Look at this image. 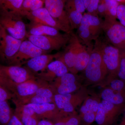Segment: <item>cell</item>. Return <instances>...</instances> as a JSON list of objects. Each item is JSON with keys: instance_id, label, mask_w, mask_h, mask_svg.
Segmentation results:
<instances>
[{"instance_id": "9", "label": "cell", "mask_w": 125, "mask_h": 125, "mask_svg": "<svg viewBox=\"0 0 125 125\" xmlns=\"http://www.w3.org/2000/svg\"><path fill=\"white\" fill-rule=\"evenodd\" d=\"M47 52L36 46L29 40H24L18 52L6 62L9 65L21 66L32 58Z\"/></svg>"}, {"instance_id": "10", "label": "cell", "mask_w": 125, "mask_h": 125, "mask_svg": "<svg viewBox=\"0 0 125 125\" xmlns=\"http://www.w3.org/2000/svg\"><path fill=\"white\" fill-rule=\"evenodd\" d=\"M23 41L12 37L0 25V60L7 62L18 52Z\"/></svg>"}, {"instance_id": "23", "label": "cell", "mask_w": 125, "mask_h": 125, "mask_svg": "<svg viewBox=\"0 0 125 125\" xmlns=\"http://www.w3.org/2000/svg\"><path fill=\"white\" fill-rule=\"evenodd\" d=\"M23 1L24 0H0V9L10 13L21 16V9Z\"/></svg>"}, {"instance_id": "18", "label": "cell", "mask_w": 125, "mask_h": 125, "mask_svg": "<svg viewBox=\"0 0 125 125\" xmlns=\"http://www.w3.org/2000/svg\"><path fill=\"white\" fill-rule=\"evenodd\" d=\"M27 105L33 110L41 120L46 119L53 122L59 117L60 110L55 103H47Z\"/></svg>"}, {"instance_id": "20", "label": "cell", "mask_w": 125, "mask_h": 125, "mask_svg": "<svg viewBox=\"0 0 125 125\" xmlns=\"http://www.w3.org/2000/svg\"><path fill=\"white\" fill-rule=\"evenodd\" d=\"M27 26L28 29L27 34L30 35L55 36L61 33L58 30L44 25L30 23Z\"/></svg>"}, {"instance_id": "34", "label": "cell", "mask_w": 125, "mask_h": 125, "mask_svg": "<svg viewBox=\"0 0 125 125\" xmlns=\"http://www.w3.org/2000/svg\"><path fill=\"white\" fill-rule=\"evenodd\" d=\"M81 123L80 115L75 111L66 117L65 125H80Z\"/></svg>"}, {"instance_id": "32", "label": "cell", "mask_w": 125, "mask_h": 125, "mask_svg": "<svg viewBox=\"0 0 125 125\" xmlns=\"http://www.w3.org/2000/svg\"><path fill=\"white\" fill-rule=\"evenodd\" d=\"M65 5L74 9L82 14L86 10L84 4L83 0H66Z\"/></svg>"}, {"instance_id": "3", "label": "cell", "mask_w": 125, "mask_h": 125, "mask_svg": "<svg viewBox=\"0 0 125 125\" xmlns=\"http://www.w3.org/2000/svg\"><path fill=\"white\" fill-rule=\"evenodd\" d=\"M36 77L24 66H0V85L11 92L16 85Z\"/></svg>"}, {"instance_id": "21", "label": "cell", "mask_w": 125, "mask_h": 125, "mask_svg": "<svg viewBox=\"0 0 125 125\" xmlns=\"http://www.w3.org/2000/svg\"><path fill=\"white\" fill-rule=\"evenodd\" d=\"M94 47H88L83 45L77 56L72 73L76 75L78 72L84 71L89 61L90 54Z\"/></svg>"}, {"instance_id": "19", "label": "cell", "mask_w": 125, "mask_h": 125, "mask_svg": "<svg viewBox=\"0 0 125 125\" xmlns=\"http://www.w3.org/2000/svg\"><path fill=\"white\" fill-rule=\"evenodd\" d=\"M104 21L99 17L91 15L88 13L83 15L80 24L83 25L89 30L94 40L99 37L103 31Z\"/></svg>"}, {"instance_id": "28", "label": "cell", "mask_w": 125, "mask_h": 125, "mask_svg": "<svg viewBox=\"0 0 125 125\" xmlns=\"http://www.w3.org/2000/svg\"><path fill=\"white\" fill-rule=\"evenodd\" d=\"M81 123L84 125H90L95 121L96 114L91 108L82 104L80 109Z\"/></svg>"}, {"instance_id": "37", "label": "cell", "mask_w": 125, "mask_h": 125, "mask_svg": "<svg viewBox=\"0 0 125 125\" xmlns=\"http://www.w3.org/2000/svg\"><path fill=\"white\" fill-rule=\"evenodd\" d=\"M117 19L125 27V4H120L117 11Z\"/></svg>"}, {"instance_id": "33", "label": "cell", "mask_w": 125, "mask_h": 125, "mask_svg": "<svg viewBox=\"0 0 125 125\" xmlns=\"http://www.w3.org/2000/svg\"><path fill=\"white\" fill-rule=\"evenodd\" d=\"M15 96L5 87L0 85V102L14 98Z\"/></svg>"}, {"instance_id": "7", "label": "cell", "mask_w": 125, "mask_h": 125, "mask_svg": "<svg viewBox=\"0 0 125 125\" xmlns=\"http://www.w3.org/2000/svg\"><path fill=\"white\" fill-rule=\"evenodd\" d=\"M103 31L107 40L119 49L120 52H125V27L117 20L105 19Z\"/></svg>"}, {"instance_id": "6", "label": "cell", "mask_w": 125, "mask_h": 125, "mask_svg": "<svg viewBox=\"0 0 125 125\" xmlns=\"http://www.w3.org/2000/svg\"><path fill=\"white\" fill-rule=\"evenodd\" d=\"M71 33L55 36H34L27 34L26 37L36 46L48 52L65 48L69 41Z\"/></svg>"}, {"instance_id": "22", "label": "cell", "mask_w": 125, "mask_h": 125, "mask_svg": "<svg viewBox=\"0 0 125 125\" xmlns=\"http://www.w3.org/2000/svg\"><path fill=\"white\" fill-rule=\"evenodd\" d=\"M99 97L103 100L116 105L125 104V93L115 91L107 87H104Z\"/></svg>"}, {"instance_id": "12", "label": "cell", "mask_w": 125, "mask_h": 125, "mask_svg": "<svg viewBox=\"0 0 125 125\" xmlns=\"http://www.w3.org/2000/svg\"><path fill=\"white\" fill-rule=\"evenodd\" d=\"M66 1L63 0H45L44 4L45 8L54 20L65 30L66 33H70L72 31L65 10Z\"/></svg>"}, {"instance_id": "26", "label": "cell", "mask_w": 125, "mask_h": 125, "mask_svg": "<svg viewBox=\"0 0 125 125\" xmlns=\"http://www.w3.org/2000/svg\"><path fill=\"white\" fill-rule=\"evenodd\" d=\"M65 10L69 20L71 31L74 29H78L83 19V14L74 9L66 6L65 5Z\"/></svg>"}, {"instance_id": "1", "label": "cell", "mask_w": 125, "mask_h": 125, "mask_svg": "<svg viewBox=\"0 0 125 125\" xmlns=\"http://www.w3.org/2000/svg\"><path fill=\"white\" fill-rule=\"evenodd\" d=\"M94 46L96 47L101 53L104 62L106 67L108 75L101 84L107 85L110 81L117 78V74L120 63L121 52L105 39H97Z\"/></svg>"}, {"instance_id": "39", "label": "cell", "mask_w": 125, "mask_h": 125, "mask_svg": "<svg viewBox=\"0 0 125 125\" xmlns=\"http://www.w3.org/2000/svg\"><path fill=\"white\" fill-rule=\"evenodd\" d=\"M7 125H23L14 114Z\"/></svg>"}, {"instance_id": "11", "label": "cell", "mask_w": 125, "mask_h": 125, "mask_svg": "<svg viewBox=\"0 0 125 125\" xmlns=\"http://www.w3.org/2000/svg\"><path fill=\"white\" fill-rule=\"evenodd\" d=\"M55 94H65L77 92L82 87L76 75L68 73L49 83Z\"/></svg>"}, {"instance_id": "35", "label": "cell", "mask_w": 125, "mask_h": 125, "mask_svg": "<svg viewBox=\"0 0 125 125\" xmlns=\"http://www.w3.org/2000/svg\"><path fill=\"white\" fill-rule=\"evenodd\" d=\"M117 78L125 82V52H121L120 63Z\"/></svg>"}, {"instance_id": "13", "label": "cell", "mask_w": 125, "mask_h": 125, "mask_svg": "<svg viewBox=\"0 0 125 125\" xmlns=\"http://www.w3.org/2000/svg\"><path fill=\"white\" fill-rule=\"evenodd\" d=\"M83 46L78 36L71 32L68 44L57 59L64 63L70 73L73 71L77 56Z\"/></svg>"}, {"instance_id": "41", "label": "cell", "mask_w": 125, "mask_h": 125, "mask_svg": "<svg viewBox=\"0 0 125 125\" xmlns=\"http://www.w3.org/2000/svg\"><path fill=\"white\" fill-rule=\"evenodd\" d=\"M37 125H54L51 121L46 119H42L39 121Z\"/></svg>"}, {"instance_id": "15", "label": "cell", "mask_w": 125, "mask_h": 125, "mask_svg": "<svg viewBox=\"0 0 125 125\" xmlns=\"http://www.w3.org/2000/svg\"><path fill=\"white\" fill-rule=\"evenodd\" d=\"M69 72V70L64 63L57 59L51 62L45 71L36 74V77L50 83Z\"/></svg>"}, {"instance_id": "5", "label": "cell", "mask_w": 125, "mask_h": 125, "mask_svg": "<svg viewBox=\"0 0 125 125\" xmlns=\"http://www.w3.org/2000/svg\"><path fill=\"white\" fill-rule=\"evenodd\" d=\"M23 18L20 15L10 13L0 9V25L12 37L24 40L27 32Z\"/></svg>"}, {"instance_id": "29", "label": "cell", "mask_w": 125, "mask_h": 125, "mask_svg": "<svg viewBox=\"0 0 125 125\" xmlns=\"http://www.w3.org/2000/svg\"><path fill=\"white\" fill-rule=\"evenodd\" d=\"M14 113L23 125H37L41 120L37 117L25 113L16 108Z\"/></svg>"}, {"instance_id": "25", "label": "cell", "mask_w": 125, "mask_h": 125, "mask_svg": "<svg viewBox=\"0 0 125 125\" xmlns=\"http://www.w3.org/2000/svg\"><path fill=\"white\" fill-rule=\"evenodd\" d=\"M45 0H24L21 11V16L25 17L27 14L42 8Z\"/></svg>"}, {"instance_id": "2", "label": "cell", "mask_w": 125, "mask_h": 125, "mask_svg": "<svg viewBox=\"0 0 125 125\" xmlns=\"http://www.w3.org/2000/svg\"><path fill=\"white\" fill-rule=\"evenodd\" d=\"M85 83L88 85H100L108 75L106 67L98 49L94 46L89 61L84 71Z\"/></svg>"}, {"instance_id": "24", "label": "cell", "mask_w": 125, "mask_h": 125, "mask_svg": "<svg viewBox=\"0 0 125 125\" xmlns=\"http://www.w3.org/2000/svg\"><path fill=\"white\" fill-rule=\"evenodd\" d=\"M14 103H17L22 105H27L29 104H42L47 103H55L54 99L45 97L42 96L33 95L25 98L12 99Z\"/></svg>"}, {"instance_id": "31", "label": "cell", "mask_w": 125, "mask_h": 125, "mask_svg": "<svg viewBox=\"0 0 125 125\" xmlns=\"http://www.w3.org/2000/svg\"><path fill=\"white\" fill-rule=\"evenodd\" d=\"M107 85L115 91L125 93V82L118 78L111 81Z\"/></svg>"}, {"instance_id": "30", "label": "cell", "mask_w": 125, "mask_h": 125, "mask_svg": "<svg viewBox=\"0 0 125 125\" xmlns=\"http://www.w3.org/2000/svg\"><path fill=\"white\" fill-rule=\"evenodd\" d=\"M106 6V11L105 19L116 20L117 9L119 3L116 0H104Z\"/></svg>"}, {"instance_id": "40", "label": "cell", "mask_w": 125, "mask_h": 125, "mask_svg": "<svg viewBox=\"0 0 125 125\" xmlns=\"http://www.w3.org/2000/svg\"><path fill=\"white\" fill-rule=\"evenodd\" d=\"M67 116L58 118L52 122L54 125H65L66 121Z\"/></svg>"}, {"instance_id": "42", "label": "cell", "mask_w": 125, "mask_h": 125, "mask_svg": "<svg viewBox=\"0 0 125 125\" xmlns=\"http://www.w3.org/2000/svg\"><path fill=\"white\" fill-rule=\"evenodd\" d=\"M123 116L120 123L118 125H125V109L123 112Z\"/></svg>"}, {"instance_id": "27", "label": "cell", "mask_w": 125, "mask_h": 125, "mask_svg": "<svg viewBox=\"0 0 125 125\" xmlns=\"http://www.w3.org/2000/svg\"><path fill=\"white\" fill-rule=\"evenodd\" d=\"M14 113L7 101L0 102V123L1 125H7Z\"/></svg>"}, {"instance_id": "43", "label": "cell", "mask_w": 125, "mask_h": 125, "mask_svg": "<svg viewBox=\"0 0 125 125\" xmlns=\"http://www.w3.org/2000/svg\"><path fill=\"white\" fill-rule=\"evenodd\" d=\"M120 4H125V0H116Z\"/></svg>"}, {"instance_id": "38", "label": "cell", "mask_w": 125, "mask_h": 125, "mask_svg": "<svg viewBox=\"0 0 125 125\" xmlns=\"http://www.w3.org/2000/svg\"><path fill=\"white\" fill-rule=\"evenodd\" d=\"M106 11V6L105 4V1L100 0L98 8V16L101 18H105Z\"/></svg>"}, {"instance_id": "4", "label": "cell", "mask_w": 125, "mask_h": 125, "mask_svg": "<svg viewBox=\"0 0 125 125\" xmlns=\"http://www.w3.org/2000/svg\"><path fill=\"white\" fill-rule=\"evenodd\" d=\"M88 91L82 86L77 92L65 94H55L54 102L60 110L59 116H68L75 112L76 108L83 104L89 96Z\"/></svg>"}, {"instance_id": "8", "label": "cell", "mask_w": 125, "mask_h": 125, "mask_svg": "<svg viewBox=\"0 0 125 125\" xmlns=\"http://www.w3.org/2000/svg\"><path fill=\"white\" fill-rule=\"evenodd\" d=\"M125 109V104L114 105L102 100L99 104L95 121L98 125H111Z\"/></svg>"}, {"instance_id": "14", "label": "cell", "mask_w": 125, "mask_h": 125, "mask_svg": "<svg viewBox=\"0 0 125 125\" xmlns=\"http://www.w3.org/2000/svg\"><path fill=\"white\" fill-rule=\"evenodd\" d=\"M49 84L36 77L16 85L11 92L15 96L14 98H24L32 96L40 88Z\"/></svg>"}, {"instance_id": "17", "label": "cell", "mask_w": 125, "mask_h": 125, "mask_svg": "<svg viewBox=\"0 0 125 125\" xmlns=\"http://www.w3.org/2000/svg\"><path fill=\"white\" fill-rule=\"evenodd\" d=\"M61 52L53 54H43L29 60L24 64V67L34 74H37L45 71L48 65L54 60L58 59Z\"/></svg>"}, {"instance_id": "36", "label": "cell", "mask_w": 125, "mask_h": 125, "mask_svg": "<svg viewBox=\"0 0 125 125\" xmlns=\"http://www.w3.org/2000/svg\"><path fill=\"white\" fill-rule=\"evenodd\" d=\"M100 1V0H90V3L86 9L88 11L87 13L91 15L99 17L98 8Z\"/></svg>"}, {"instance_id": "16", "label": "cell", "mask_w": 125, "mask_h": 125, "mask_svg": "<svg viewBox=\"0 0 125 125\" xmlns=\"http://www.w3.org/2000/svg\"><path fill=\"white\" fill-rule=\"evenodd\" d=\"M25 17L30 21V23L47 25L66 33L65 30L54 20L45 7L28 13Z\"/></svg>"}]
</instances>
